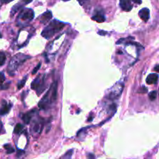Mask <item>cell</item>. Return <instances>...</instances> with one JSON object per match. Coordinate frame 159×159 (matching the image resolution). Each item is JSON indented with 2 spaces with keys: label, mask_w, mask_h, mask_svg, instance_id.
Wrapping results in <instances>:
<instances>
[{
  "label": "cell",
  "mask_w": 159,
  "mask_h": 159,
  "mask_svg": "<svg viewBox=\"0 0 159 159\" xmlns=\"http://www.w3.org/2000/svg\"><path fill=\"white\" fill-rule=\"evenodd\" d=\"M11 107H12V105L11 104L6 103L5 101H3V104H2V106L0 108V115H5L6 113L9 112Z\"/></svg>",
  "instance_id": "obj_12"
},
{
  "label": "cell",
  "mask_w": 159,
  "mask_h": 159,
  "mask_svg": "<svg viewBox=\"0 0 159 159\" xmlns=\"http://www.w3.org/2000/svg\"><path fill=\"white\" fill-rule=\"evenodd\" d=\"M99 34H102V36H103V35L106 34V32H102V31H99Z\"/></svg>",
  "instance_id": "obj_31"
},
{
  "label": "cell",
  "mask_w": 159,
  "mask_h": 159,
  "mask_svg": "<svg viewBox=\"0 0 159 159\" xmlns=\"http://www.w3.org/2000/svg\"><path fill=\"white\" fill-rule=\"evenodd\" d=\"M4 148L6 150L7 154H12V153H13L14 151H15L14 148L11 147L10 144H5V145H4Z\"/></svg>",
  "instance_id": "obj_18"
},
{
  "label": "cell",
  "mask_w": 159,
  "mask_h": 159,
  "mask_svg": "<svg viewBox=\"0 0 159 159\" xmlns=\"http://www.w3.org/2000/svg\"><path fill=\"white\" fill-rule=\"evenodd\" d=\"M52 18V13L50 11H47V12H45L43 15H41L40 16V22L42 23H46V22H49L50 20V19Z\"/></svg>",
  "instance_id": "obj_13"
},
{
  "label": "cell",
  "mask_w": 159,
  "mask_h": 159,
  "mask_svg": "<svg viewBox=\"0 0 159 159\" xmlns=\"http://www.w3.org/2000/svg\"><path fill=\"white\" fill-rule=\"evenodd\" d=\"M34 112H35V110L33 109V110H32L31 112H26V113H25V114L22 116V120H23V122H24L26 124L29 123V122H30V120H31L32 117H33V114Z\"/></svg>",
  "instance_id": "obj_14"
},
{
  "label": "cell",
  "mask_w": 159,
  "mask_h": 159,
  "mask_svg": "<svg viewBox=\"0 0 159 159\" xmlns=\"http://www.w3.org/2000/svg\"><path fill=\"white\" fill-rule=\"evenodd\" d=\"M139 16L142 20L147 22L150 17V10L147 8H143L139 11Z\"/></svg>",
  "instance_id": "obj_9"
},
{
  "label": "cell",
  "mask_w": 159,
  "mask_h": 159,
  "mask_svg": "<svg viewBox=\"0 0 159 159\" xmlns=\"http://www.w3.org/2000/svg\"><path fill=\"white\" fill-rule=\"evenodd\" d=\"M72 152H73L72 149L70 150H68V151H67L66 154L63 156V157H67V158H70V157H71V155H72Z\"/></svg>",
  "instance_id": "obj_22"
},
{
  "label": "cell",
  "mask_w": 159,
  "mask_h": 159,
  "mask_svg": "<svg viewBox=\"0 0 159 159\" xmlns=\"http://www.w3.org/2000/svg\"><path fill=\"white\" fill-rule=\"evenodd\" d=\"M92 19L94 21H96L97 22H103L105 20V16H104L102 11H96Z\"/></svg>",
  "instance_id": "obj_10"
},
{
  "label": "cell",
  "mask_w": 159,
  "mask_h": 159,
  "mask_svg": "<svg viewBox=\"0 0 159 159\" xmlns=\"http://www.w3.org/2000/svg\"><path fill=\"white\" fill-rule=\"evenodd\" d=\"M147 92V88H146V87H144V86H142L141 88H140L138 89L139 93H146Z\"/></svg>",
  "instance_id": "obj_23"
},
{
  "label": "cell",
  "mask_w": 159,
  "mask_h": 159,
  "mask_svg": "<svg viewBox=\"0 0 159 159\" xmlns=\"http://www.w3.org/2000/svg\"><path fill=\"white\" fill-rule=\"evenodd\" d=\"M32 1H33V0H22L21 2L14 5L12 8V9H11V16H13L14 14L16 13L18 10H20L22 8V6H23V5L29 3V2H32Z\"/></svg>",
  "instance_id": "obj_7"
},
{
  "label": "cell",
  "mask_w": 159,
  "mask_h": 159,
  "mask_svg": "<svg viewBox=\"0 0 159 159\" xmlns=\"http://www.w3.org/2000/svg\"><path fill=\"white\" fill-rule=\"evenodd\" d=\"M40 65H41V63H39L38 64H37V66H36V67H35L34 69L33 70V72H32V74H36V72H37V71H38V70L40 69Z\"/></svg>",
  "instance_id": "obj_24"
},
{
  "label": "cell",
  "mask_w": 159,
  "mask_h": 159,
  "mask_svg": "<svg viewBox=\"0 0 159 159\" xmlns=\"http://www.w3.org/2000/svg\"><path fill=\"white\" fill-rule=\"evenodd\" d=\"M65 26L63 22L58 20H53L49 23L47 27H45L43 32L41 33V36L44 38L49 39L56 34L57 33L60 32L61 29Z\"/></svg>",
  "instance_id": "obj_2"
},
{
  "label": "cell",
  "mask_w": 159,
  "mask_h": 159,
  "mask_svg": "<svg viewBox=\"0 0 159 159\" xmlns=\"http://www.w3.org/2000/svg\"><path fill=\"white\" fill-rule=\"evenodd\" d=\"M158 91H159V90H158ZM158 94H159V92H158Z\"/></svg>",
  "instance_id": "obj_35"
},
{
  "label": "cell",
  "mask_w": 159,
  "mask_h": 159,
  "mask_svg": "<svg viewBox=\"0 0 159 159\" xmlns=\"http://www.w3.org/2000/svg\"><path fill=\"white\" fill-rule=\"evenodd\" d=\"M24 153V151L23 150H18V153H17V156L18 157H19V156L21 155V154H22Z\"/></svg>",
  "instance_id": "obj_27"
},
{
  "label": "cell",
  "mask_w": 159,
  "mask_h": 159,
  "mask_svg": "<svg viewBox=\"0 0 159 159\" xmlns=\"http://www.w3.org/2000/svg\"><path fill=\"white\" fill-rule=\"evenodd\" d=\"M157 91H152V92H150L149 93V99L150 100L154 101V99H156V97H157Z\"/></svg>",
  "instance_id": "obj_21"
},
{
  "label": "cell",
  "mask_w": 159,
  "mask_h": 159,
  "mask_svg": "<svg viewBox=\"0 0 159 159\" xmlns=\"http://www.w3.org/2000/svg\"><path fill=\"white\" fill-rule=\"evenodd\" d=\"M5 54L4 52H0V66H2L5 62Z\"/></svg>",
  "instance_id": "obj_19"
},
{
  "label": "cell",
  "mask_w": 159,
  "mask_h": 159,
  "mask_svg": "<svg viewBox=\"0 0 159 159\" xmlns=\"http://www.w3.org/2000/svg\"><path fill=\"white\" fill-rule=\"evenodd\" d=\"M157 81H158V75L155 74V73H152V74H149L148 76L147 77V79H146V82L148 85L157 84Z\"/></svg>",
  "instance_id": "obj_11"
},
{
  "label": "cell",
  "mask_w": 159,
  "mask_h": 159,
  "mask_svg": "<svg viewBox=\"0 0 159 159\" xmlns=\"http://www.w3.org/2000/svg\"><path fill=\"white\" fill-rule=\"evenodd\" d=\"M5 74H4V73L2 71H0V89H4L3 83L5 81Z\"/></svg>",
  "instance_id": "obj_17"
},
{
  "label": "cell",
  "mask_w": 159,
  "mask_h": 159,
  "mask_svg": "<svg viewBox=\"0 0 159 159\" xmlns=\"http://www.w3.org/2000/svg\"><path fill=\"white\" fill-rule=\"evenodd\" d=\"M2 127H3V126H2V122L0 121V133H1V131H2Z\"/></svg>",
  "instance_id": "obj_29"
},
{
  "label": "cell",
  "mask_w": 159,
  "mask_h": 159,
  "mask_svg": "<svg viewBox=\"0 0 159 159\" xmlns=\"http://www.w3.org/2000/svg\"><path fill=\"white\" fill-rule=\"evenodd\" d=\"M119 5L121 9L126 12H129L133 8V5L131 4L130 0H119Z\"/></svg>",
  "instance_id": "obj_8"
},
{
  "label": "cell",
  "mask_w": 159,
  "mask_h": 159,
  "mask_svg": "<svg viewBox=\"0 0 159 159\" xmlns=\"http://www.w3.org/2000/svg\"><path fill=\"white\" fill-rule=\"evenodd\" d=\"M26 80H27V76H25L24 78H22V81H20L19 83H18V84H17L18 89H21V88H22V87L24 86V85H25V83H26Z\"/></svg>",
  "instance_id": "obj_20"
},
{
  "label": "cell",
  "mask_w": 159,
  "mask_h": 159,
  "mask_svg": "<svg viewBox=\"0 0 159 159\" xmlns=\"http://www.w3.org/2000/svg\"><path fill=\"white\" fill-rule=\"evenodd\" d=\"M88 157H89V158H94V157H95V156H94L93 154H88Z\"/></svg>",
  "instance_id": "obj_30"
},
{
  "label": "cell",
  "mask_w": 159,
  "mask_h": 159,
  "mask_svg": "<svg viewBox=\"0 0 159 159\" xmlns=\"http://www.w3.org/2000/svg\"><path fill=\"white\" fill-rule=\"evenodd\" d=\"M44 84H45V80L44 78H43L42 80V82H40V76H38L37 78H35L33 80V82L31 83V88L33 90H36L37 92V94L38 95H40L44 89Z\"/></svg>",
  "instance_id": "obj_5"
},
{
  "label": "cell",
  "mask_w": 159,
  "mask_h": 159,
  "mask_svg": "<svg viewBox=\"0 0 159 159\" xmlns=\"http://www.w3.org/2000/svg\"><path fill=\"white\" fill-rule=\"evenodd\" d=\"M154 70L155 71H157V72H159V64H157V65H156L155 67H154Z\"/></svg>",
  "instance_id": "obj_28"
},
{
  "label": "cell",
  "mask_w": 159,
  "mask_h": 159,
  "mask_svg": "<svg viewBox=\"0 0 159 159\" xmlns=\"http://www.w3.org/2000/svg\"><path fill=\"white\" fill-rule=\"evenodd\" d=\"M33 129L34 133H40V132H41V130H42V120L37 121V122L34 124V126H33Z\"/></svg>",
  "instance_id": "obj_15"
},
{
  "label": "cell",
  "mask_w": 159,
  "mask_h": 159,
  "mask_svg": "<svg viewBox=\"0 0 159 159\" xmlns=\"http://www.w3.org/2000/svg\"><path fill=\"white\" fill-rule=\"evenodd\" d=\"M57 82L55 81L51 85L49 90L45 94L43 99L40 101L38 106L40 109H47L54 103L57 99Z\"/></svg>",
  "instance_id": "obj_1"
},
{
  "label": "cell",
  "mask_w": 159,
  "mask_h": 159,
  "mask_svg": "<svg viewBox=\"0 0 159 159\" xmlns=\"http://www.w3.org/2000/svg\"><path fill=\"white\" fill-rule=\"evenodd\" d=\"M62 1H64V2H67V1H69V0H62Z\"/></svg>",
  "instance_id": "obj_33"
},
{
  "label": "cell",
  "mask_w": 159,
  "mask_h": 159,
  "mask_svg": "<svg viewBox=\"0 0 159 159\" xmlns=\"http://www.w3.org/2000/svg\"><path fill=\"white\" fill-rule=\"evenodd\" d=\"M123 85L122 84H119V83H116L114 86L112 87L110 90V92H109V95H108V98L109 99H116L118 98L119 95L122 92V90H123Z\"/></svg>",
  "instance_id": "obj_6"
},
{
  "label": "cell",
  "mask_w": 159,
  "mask_h": 159,
  "mask_svg": "<svg viewBox=\"0 0 159 159\" xmlns=\"http://www.w3.org/2000/svg\"><path fill=\"white\" fill-rule=\"evenodd\" d=\"M23 130V126H22L21 123H18L16 124V126H15V129H14V133H16V134H19L22 132V130Z\"/></svg>",
  "instance_id": "obj_16"
},
{
  "label": "cell",
  "mask_w": 159,
  "mask_h": 159,
  "mask_svg": "<svg viewBox=\"0 0 159 159\" xmlns=\"http://www.w3.org/2000/svg\"><path fill=\"white\" fill-rule=\"evenodd\" d=\"M30 58L29 56L25 55L23 54H17L14 56L11 60L9 61V65L7 67V71L10 75H14L16 70L19 67V66L22 65L23 63L26 61L27 59Z\"/></svg>",
  "instance_id": "obj_3"
},
{
  "label": "cell",
  "mask_w": 159,
  "mask_h": 159,
  "mask_svg": "<svg viewBox=\"0 0 159 159\" xmlns=\"http://www.w3.org/2000/svg\"><path fill=\"white\" fill-rule=\"evenodd\" d=\"M92 119H93V116H91V117L88 118V121H91V120H92Z\"/></svg>",
  "instance_id": "obj_32"
},
{
  "label": "cell",
  "mask_w": 159,
  "mask_h": 159,
  "mask_svg": "<svg viewBox=\"0 0 159 159\" xmlns=\"http://www.w3.org/2000/svg\"><path fill=\"white\" fill-rule=\"evenodd\" d=\"M133 2H135L136 4H138V5H140V4H141L142 2V0H132Z\"/></svg>",
  "instance_id": "obj_26"
},
{
  "label": "cell",
  "mask_w": 159,
  "mask_h": 159,
  "mask_svg": "<svg viewBox=\"0 0 159 159\" xmlns=\"http://www.w3.org/2000/svg\"><path fill=\"white\" fill-rule=\"evenodd\" d=\"M34 17V12L31 9H23L19 12L17 18L19 25H26L29 23Z\"/></svg>",
  "instance_id": "obj_4"
},
{
  "label": "cell",
  "mask_w": 159,
  "mask_h": 159,
  "mask_svg": "<svg viewBox=\"0 0 159 159\" xmlns=\"http://www.w3.org/2000/svg\"><path fill=\"white\" fill-rule=\"evenodd\" d=\"M0 38H2V34L0 33Z\"/></svg>",
  "instance_id": "obj_34"
},
{
  "label": "cell",
  "mask_w": 159,
  "mask_h": 159,
  "mask_svg": "<svg viewBox=\"0 0 159 159\" xmlns=\"http://www.w3.org/2000/svg\"><path fill=\"white\" fill-rule=\"evenodd\" d=\"M13 1V0H0V2H2V3H8V2H10Z\"/></svg>",
  "instance_id": "obj_25"
}]
</instances>
